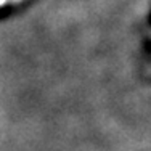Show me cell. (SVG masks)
Wrapping results in <instances>:
<instances>
[{
	"label": "cell",
	"mask_w": 151,
	"mask_h": 151,
	"mask_svg": "<svg viewBox=\"0 0 151 151\" xmlns=\"http://www.w3.org/2000/svg\"><path fill=\"white\" fill-rule=\"evenodd\" d=\"M6 2H8V0H0V6H2V5H5Z\"/></svg>",
	"instance_id": "6da1fadb"
},
{
	"label": "cell",
	"mask_w": 151,
	"mask_h": 151,
	"mask_svg": "<svg viewBox=\"0 0 151 151\" xmlns=\"http://www.w3.org/2000/svg\"><path fill=\"white\" fill-rule=\"evenodd\" d=\"M10 2H12V3H19L21 0H10Z\"/></svg>",
	"instance_id": "7a4b0ae2"
}]
</instances>
